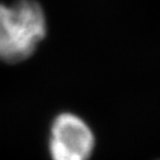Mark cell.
Here are the masks:
<instances>
[{
	"mask_svg": "<svg viewBox=\"0 0 160 160\" xmlns=\"http://www.w3.org/2000/svg\"><path fill=\"white\" fill-rule=\"evenodd\" d=\"M46 36V19L34 0L0 2V62L17 64L34 53Z\"/></svg>",
	"mask_w": 160,
	"mask_h": 160,
	"instance_id": "1",
	"label": "cell"
},
{
	"mask_svg": "<svg viewBox=\"0 0 160 160\" xmlns=\"http://www.w3.org/2000/svg\"><path fill=\"white\" fill-rule=\"evenodd\" d=\"M95 145L92 127L77 114L62 112L52 119L48 139L51 160H90Z\"/></svg>",
	"mask_w": 160,
	"mask_h": 160,
	"instance_id": "2",
	"label": "cell"
}]
</instances>
